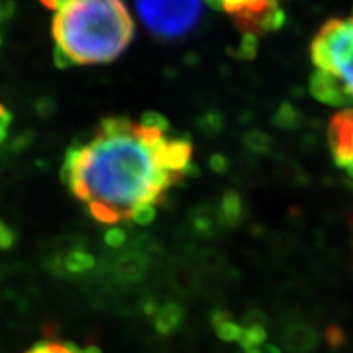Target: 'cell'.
Instances as JSON below:
<instances>
[{
	"instance_id": "22",
	"label": "cell",
	"mask_w": 353,
	"mask_h": 353,
	"mask_svg": "<svg viewBox=\"0 0 353 353\" xmlns=\"http://www.w3.org/2000/svg\"><path fill=\"white\" fill-rule=\"evenodd\" d=\"M327 341L330 342V343H341V341H342V332H341V329H337V327H330L329 329V334H327Z\"/></svg>"
},
{
	"instance_id": "1",
	"label": "cell",
	"mask_w": 353,
	"mask_h": 353,
	"mask_svg": "<svg viewBox=\"0 0 353 353\" xmlns=\"http://www.w3.org/2000/svg\"><path fill=\"white\" fill-rule=\"evenodd\" d=\"M192 143L123 117L100 121L94 138L65 152L63 180L99 223L132 221L159 205L183 176L195 174Z\"/></svg>"
},
{
	"instance_id": "16",
	"label": "cell",
	"mask_w": 353,
	"mask_h": 353,
	"mask_svg": "<svg viewBox=\"0 0 353 353\" xmlns=\"http://www.w3.org/2000/svg\"><path fill=\"white\" fill-rule=\"evenodd\" d=\"M156 216H157L156 205H148L144 206V208H141L139 211H136V214L132 216V221L141 224V226H144V224H151L152 221L156 219Z\"/></svg>"
},
{
	"instance_id": "18",
	"label": "cell",
	"mask_w": 353,
	"mask_h": 353,
	"mask_svg": "<svg viewBox=\"0 0 353 353\" xmlns=\"http://www.w3.org/2000/svg\"><path fill=\"white\" fill-rule=\"evenodd\" d=\"M12 113L8 112V110L3 107L2 103H0V143H3L7 138V132H8V128L12 125Z\"/></svg>"
},
{
	"instance_id": "7",
	"label": "cell",
	"mask_w": 353,
	"mask_h": 353,
	"mask_svg": "<svg viewBox=\"0 0 353 353\" xmlns=\"http://www.w3.org/2000/svg\"><path fill=\"white\" fill-rule=\"evenodd\" d=\"M185 319V311L179 303L169 301L157 306L156 312L152 314L154 329L161 335H170L175 330L182 327Z\"/></svg>"
},
{
	"instance_id": "5",
	"label": "cell",
	"mask_w": 353,
	"mask_h": 353,
	"mask_svg": "<svg viewBox=\"0 0 353 353\" xmlns=\"http://www.w3.org/2000/svg\"><path fill=\"white\" fill-rule=\"evenodd\" d=\"M232 17L234 23L241 32L254 37L273 32L285 23V13L278 0H249Z\"/></svg>"
},
{
	"instance_id": "24",
	"label": "cell",
	"mask_w": 353,
	"mask_h": 353,
	"mask_svg": "<svg viewBox=\"0 0 353 353\" xmlns=\"http://www.w3.org/2000/svg\"><path fill=\"white\" fill-rule=\"evenodd\" d=\"M211 7L216 8V10H221V0H206Z\"/></svg>"
},
{
	"instance_id": "8",
	"label": "cell",
	"mask_w": 353,
	"mask_h": 353,
	"mask_svg": "<svg viewBox=\"0 0 353 353\" xmlns=\"http://www.w3.org/2000/svg\"><path fill=\"white\" fill-rule=\"evenodd\" d=\"M148 268V260L143 254L131 252L123 255L114 267V276L121 283H138Z\"/></svg>"
},
{
	"instance_id": "19",
	"label": "cell",
	"mask_w": 353,
	"mask_h": 353,
	"mask_svg": "<svg viewBox=\"0 0 353 353\" xmlns=\"http://www.w3.org/2000/svg\"><path fill=\"white\" fill-rule=\"evenodd\" d=\"M15 10V3L13 0H0V21L10 19Z\"/></svg>"
},
{
	"instance_id": "21",
	"label": "cell",
	"mask_w": 353,
	"mask_h": 353,
	"mask_svg": "<svg viewBox=\"0 0 353 353\" xmlns=\"http://www.w3.org/2000/svg\"><path fill=\"white\" fill-rule=\"evenodd\" d=\"M211 167H213L216 172H224V169H226V157L214 156L211 159Z\"/></svg>"
},
{
	"instance_id": "3",
	"label": "cell",
	"mask_w": 353,
	"mask_h": 353,
	"mask_svg": "<svg viewBox=\"0 0 353 353\" xmlns=\"http://www.w3.org/2000/svg\"><path fill=\"white\" fill-rule=\"evenodd\" d=\"M311 94L334 107L353 105V15L324 23L311 43Z\"/></svg>"
},
{
	"instance_id": "2",
	"label": "cell",
	"mask_w": 353,
	"mask_h": 353,
	"mask_svg": "<svg viewBox=\"0 0 353 353\" xmlns=\"http://www.w3.org/2000/svg\"><path fill=\"white\" fill-rule=\"evenodd\" d=\"M134 23L123 0H72L56 13L57 68L112 63L130 46Z\"/></svg>"
},
{
	"instance_id": "14",
	"label": "cell",
	"mask_w": 353,
	"mask_h": 353,
	"mask_svg": "<svg viewBox=\"0 0 353 353\" xmlns=\"http://www.w3.org/2000/svg\"><path fill=\"white\" fill-rule=\"evenodd\" d=\"M245 144L247 148L252 149L255 152H263L270 143H268V138L265 134H262V132L254 131L245 136Z\"/></svg>"
},
{
	"instance_id": "11",
	"label": "cell",
	"mask_w": 353,
	"mask_h": 353,
	"mask_svg": "<svg viewBox=\"0 0 353 353\" xmlns=\"http://www.w3.org/2000/svg\"><path fill=\"white\" fill-rule=\"evenodd\" d=\"M244 216V201H242L241 195L237 192L229 190L223 195L219 206V219L221 223L226 226H237Z\"/></svg>"
},
{
	"instance_id": "9",
	"label": "cell",
	"mask_w": 353,
	"mask_h": 353,
	"mask_svg": "<svg viewBox=\"0 0 353 353\" xmlns=\"http://www.w3.org/2000/svg\"><path fill=\"white\" fill-rule=\"evenodd\" d=\"M285 343L290 350L298 353H306L314 347L316 334L314 330L309 327L304 322H296V324L286 325L285 329Z\"/></svg>"
},
{
	"instance_id": "23",
	"label": "cell",
	"mask_w": 353,
	"mask_h": 353,
	"mask_svg": "<svg viewBox=\"0 0 353 353\" xmlns=\"http://www.w3.org/2000/svg\"><path fill=\"white\" fill-rule=\"evenodd\" d=\"M81 353H101V350L99 347L90 345V347H87V348H83V350H81Z\"/></svg>"
},
{
	"instance_id": "13",
	"label": "cell",
	"mask_w": 353,
	"mask_h": 353,
	"mask_svg": "<svg viewBox=\"0 0 353 353\" xmlns=\"http://www.w3.org/2000/svg\"><path fill=\"white\" fill-rule=\"evenodd\" d=\"M103 239H105V244L112 247V249H120V247L126 242V232L123 231L121 228L113 226L105 232Z\"/></svg>"
},
{
	"instance_id": "15",
	"label": "cell",
	"mask_w": 353,
	"mask_h": 353,
	"mask_svg": "<svg viewBox=\"0 0 353 353\" xmlns=\"http://www.w3.org/2000/svg\"><path fill=\"white\" fill-rule=\"evenodd\" d=\"M17 237H15V232H13V229L8 226L7 223H3L2 219H0V250H7V249H12L13 244H15Z\"/></svg>"
},
{
	"instance_id": "25",
	"label": "cell",
	"mask_w": 353,
	"mask_h": 353,
	"mask_svg": "<svg viewBox=\"0 0 353 353\" xmlns=\"http://www.w3.org/2000/svg\"><path fill=\"white\" fill-rule=\"evenodd\" d=\"M72 353H81V350H79L77 347H74V350H72Z\"/></svg>"
},
{
	"instance_id": "26",
	"label": "cell",
	"mask_w": 353,
	"mask_h": 353,
	"mask_svg": "<svg viewBox=\"0 0 353 353\" xmlns=\"http://www.w3.org/2000/svg\"><path fill=\"white\" fill-rule=\"evenodd\" d=\"M0 44H2V37H0Z\"/></svg>"
},
{
	"instance_id": "17",
	"label": "cell",
	"mask_w": 353,
	"mask_h": 353,
	"mask_svg": "<svg viewBox=\"0 0 353 353\" xmlns=\"http://www.w3.org/2000/svg\"><path fill=\"white\" fill-rule=\"evenodd\" d=\"M257 52V37L254 34H244L242 44L239 48V56L242 57H254Z\"/></svg>"
},
{
	"instance_id": "6",
	"label": "cell",
	"mask_w": 353,
	"mask_h": 353,
	"mask_svg": "<svg viewBox=\"0 0 353 353\" xmlns=\"http://www.w3.org/2000/svg\"><path fill=\"white\" fill-rule=\"evenodd\" d=\"M327 143L335 164L353 176V108L334 114L327 126Z\"/></svg>"
},
{
	"instance_id": "10",
	"label": "cell",
	"mask_w": 353,
	"mask_h": 353,
	"mask_svg": "<svg viewBox=\"0 0 353 353\" xmlns=\"http://www.w3.org/2000/svg\"><path fill=\"white\" fill-rule=\"evenodd\" d=\"M56 265L57 272L68 273V275H83L95 267V259L87 250L76 249L65 254L61 262H56Z\"/></svg>"
},
{
	"instance_id": "4",
	"label": "cell",
	"mask_w": 353,
	"mask_h": 353,
	"mask_svg": "<svg viewBox=\"0 0 353 353\" xmlns=\"http://www.w3.org/2000/svg\"><path fill=\"white\" fill-rule=\"evenodd\" d=\"M139 19L154 37L180 39L195 30L201 0H136Z\"/></svg>"
},
{
	"instance_id": "12",
	"label": "cell",
	"mask_w": 353,
	"mask_h": 353,
	"mask_svg": "<svg viewBox=\"0 0 353 353\" xmlns=\"http://www.w3.org/2000/svg\"><path fill=\"white\" fill-rule=\"evenodd\" d=\"M211 324H213L214 332L224 342H239L242 334V324L236 322L231 312L228 311H214L211 316Z\"/></svg>"
},
{
	"instance_id": "20",
	"label": "cell",
	"mask_w": 353,
	"mask_h": 353,
	"mask_svg": "<svg viewBox=\"0 0 353 353\" xmlns=\"http://www.w3.org/2000/svg\"><path fill=\"white\" fill-rule=\"evenodd\" d=\"M39 2H41L44 7L50 8V10L59 12V10H63L64 7H68L72 0H39Z\"/></svg>"
}]
</instances>
